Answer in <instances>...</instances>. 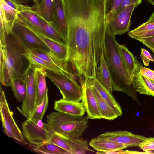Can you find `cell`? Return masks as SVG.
<instances>
[{"instance_id":"6da1fadb","label":"cell","mask_w":154,"mask_h":154,"mask_svg":"<svg viewBox=\"0 0 154 154\" xmlns=\"http://www.w3.org/2000/svg\"><path fill=\"white\" fill-rule=\"evenodd\" d=\"M0 49V82L4 86H11L14 79H23L31 65L26 55L28 50L12 32L6 33Z\"/></svg>"},{"instance_id":"7a4b0ae2","label":"cell","mask_w":154,"mask_h":154,"mask_svg":"<svg viewBox=\"0 0 154 154\" xmlns=\"http://www.w3.org/2000/svg\"><path fill=\"white\" fill-rule=\"evenodd\" d=\"M119 45L107 23L103 53L113 90L124 93L141 105L130 75L122 60Z\"/></svg>"},{"instance_id":"3957f363","label":"cell","mask_w":154,"mask_h":154,"mask_svg":"<svg viewBox=\"0 0 154 154\" xmlns=\"http://www.w3.org/2000/svg\"><path fill=\"white\" fill-rule=\"evenodd\" d=\"M87 116H77L59 112L47 116V123L55 133L65 138L79 137L88 127Z\"/></svg>"},{"instance_id":"277c9868","label":"cell","mask_w":154,"mask_h":154,"mask_svg":"<svg viewBox=\"0 0 154 154\" xmlns=\"http://www.w3.org/2000/svg\"><path fill=\"white\" fill-rule=\"evenodd\" d=\"M45 71L46 76L58 88L63 99L76 102L82 100L83 89L81 85L72 79L66 73L47 70H45Z\"/></svg>"},{"instance_id":"5b68a950","label":"cell","mask_w":154,"mask_h":154,"mask_svg":"<svg viewBox=\"0 0 154 154\" xmlns=\"http://www.w3.org/2000/svg\"><path fill=\"white\" fill-rule=\"evenodd\" d=\"M23 136L31 144L40 145L48 142L56 133L42 120L34 121L28 119L21 124Z\"/></svg>"},{"instance_id":"8992f818","label":"cell","mask_w":154,"mask_h":154,"mask_svg":"<svg viewBox=\"0 0 154 154\" xmlns=\"http://www.w3.org/2000/svg\"><path fill=\"white\" fill-rule=\"evenodd\" d=\"M0 92V118L3 132L8 137L22 143L24 140L23 134L14 119L13 113L10 110L4 91L1 87Z\"/></svg>"},{"instance_id":"52a82bcc","label":"cell","mask_w":154,"mask_h":154,"mask_svg":"<svg viewBox=\"0 0 154 154\" xmlns=\"http://www.w3.org/2000/svg\"><path fill=\"white\" fill-rule=\"evenodd\" d=\"M35 67L31 64L26 72L23 80L26 87V97L23 102L21 109H18L20 112L27 119L30 118L35 108Z\"/></svg>"},{"instance_id":"ba28073f","label":"cell","mask_w":154,"mask_h":154,"mask_svg":"<svg viewBox=\"0 0 154 154\" xmlns=\"http://www.w3.org/2000/svg\"><path fill=\"white\" fill-rule=\"evenodd\" d=\"M12 32L28 50H40L52 54L46 45L33 32L24 26L15 22Z\"/></svg>"},{"instance_id":"9c48e42d","label":"cell","mask_w":154,"mask_h":154,"mask_svg":"<svg viewBox=\"0 0 154 154\" xmlns=\"http://www.w3.org/2000/svg\"><path fill=\"white\" fill-rule=\"evenodd\" d=\"M97 137L122 143L127 147L138 146L146 138L144 136L134 134L125 130L106 132Z\"/></svg>"},{"instance_id":"30bf717a","label":"cell","mask_w":154,"mask_h":154,"mask_svg":"<svg viewBox=\"0 0 154 154\" xmlns=\"http://www.w3.org/2000/svg\"><path fill=\"white\" fill-rule=\"evenodd\" d=\"M136 7L134 4L129 5L107 23L111 31L115 35L123 34L129 31L131 16Z\"/></svg>"},{"instance_id":"8fae6325","label":"cell","mask_w":154,"mask_h":154,"mask_svg":"<svg viewBox=\"0 0 154 154\" xmlns=\"http://www.w3.org/2000/svg\"><path fill=\"white\" fill-rule=\"evenodd\" d=\"M19 23L26 27L35 34L49 48L52 54L58 58L67 60L68 57V48L64 44L53 40L34 29L29 23L21 18Z\"/></svg>"},{"instance_id":"7c38bea8","label":"cell","mask_w":154,"mask_h":154,"mask_svg":"<svg viewBox=\"0 0 154 154\" xmlns=\"http://www.w3.org/2000/svg\"><path fill=\"white\" fill-rule=\"evenodd\" d=\"M81 86L83 89L82 101L88 118L91 119L101 118L96 99L92 91L91 80H87Z\"/></svg>"},{"instance_id":"4fadbf2b","label":"cell","mask_w":154,"mask_h":154,"mask_svg":"<svg viewBox=\"0 0 154 154\" xmlns=\"http://www.w3.org/2000/svg\"><path fill=\"white\" fill-rule=\"evenodd\" d=\"M50 24L66 42L68 29L62 0H54L53 17Z\"/></svg>"},{"instance_id":"5bb4252c","label":"cell","mask_w":154,"mask_h":154,"mask_svg":"<svg viewBox=\"0 0 154 154\" xmlns=\"http://www.w3.org/2000/svg\"><path fill=\"white\" fill-rule=\"evenodd\" d=\"M54 106V109L57 112L75 116H83L85 112L82 101L67 100L62 98L55 101Z\"/></svg>"},{"instance_id":"9a60e30c","label":"cell","mask_w":154,"mask_h":154,"mask_svg":"<svg viewBox=\"0 0 154 154\" xmlns=\"http://www.w3.org/2000/svg\"><path fill=\"white\" fill-rule=\"evenodd\" d=\"M0 20L4 24L6 33L12 32V28L18 19L20 11L9 6L5 0H0Z\"/></svg>"},{"instance_id":"2e32d148","label":"cell","mask_w":154,"mask_h":154,"mask_svg":"<svg viewBox=\"0 0 154 154\" xmlns=\"http://www.w3.org/2000/svg\"><path fill=\"white\" fill-rule=\"evenodd\" d=\"M140 69L136 72L131 79L135 90L141 94L154 97V81L142 75Z\"/></svg>"},{"instance_id":"e0dca14e","label":"cell","mask_w":154,"mask_h":154,"mask_svg":"<svg viewBox=\"0 0 154 154\" xmlns=\"http://www.w3.org/2000/svg\"><path fill=\"white\" fill-rule=\"evenodd\" d=\"M89 146L98 152L97 154H104L108 152L123 149L127 148L124 144L97 137L91 139Z\"/></svg>"},{"instance_id":"ac0fdd59","label":"cell","mask_w":154,"mask_h":154,"mask_svg":"<svg viewBox=\"0 0 154 154\" xmlns=\"http://www.w3.org/2000/svg\"><path fill=\"white\" fill-rule=\"evenodd\" d=\"M119 48L123 62L131 79L136 72L140 68L142 65L125 45H119Z\"/></svg>"},{"instance_id":"d6986e66","label":"cell","mask_w":154,"mask_h":154,"mask_svg":"<svg viewBox=\"0 0 154 154\" xmlns=\"http://www.w3.org/2000/svg\"><path fill=\"white\" fill-rule=\"evenodd\" d=\"M93 86L97 91L102 97L118 116H121V108L112 94H111L96 79L91 80Z\"/></svg>"},{"instance_id":"ffe728a7","label":"cell","mask_w":154,"mask_h":154,"mask_svg":"<svg viewBox=\"0 0 154 154\" xmlns=\"http://www.w3.org/2000/svg\"><path fill=\"white\" fill-rule=\"evenodd\" d=\"M45 70L35 67V79L36 90L35 107L40 103L45 94L48 93Z\"/></svg>"},{"instance_id":"44dd1931","label":"cell","mask_w":154,"mask_h":154,"mask_svg":"<svg viewBox=\"0 0 154 154\" xmlns=\"http://www.w3.org/2000/svg\"><path fill=\"white\" fill-rule=\"evenodd\" d=\"M96 79L111 94H112L113 89L112 80L104 59L103 52L101 55L97 68Z\"/></svg>"},{"instance_id":"7402d4cb","label":"cell","mask_w":154,"mask_h":154,"mask_svg":"<svg viewBox=\"0 0 154 154\" xmlns=\"http://www.w3.org/2000/svg\"><path fill=\"white\" fill-rule=\"evenodd\" d=\"M19 16L29 23L34 29L40 32L42 24L40 17L33 8L28 5H20Z\"/></svg>"},{"instance_id":"603a6c76","label":"cell","mask_w":154,"mask_h":154,"mask_svg":"<svg viewBox=\"0 0 154 154\" xmlns=\"http://www.w3.org/2000/svg\"><path fill=\"white\" fill-rule=\"evenodd\" d=\"M33 8L36 14L50 24L52 20L54 0H41L38 5Z\"/></svg>"},{"instance_id":"cb8c5ba5","label":"cell","mask_w":154,"mask_h":154,"mask_svg":"<svg viewBox=\"0 0 154 154\" xmlns=\"http://www.w3.org/2000/svg\"><path fill=\"white\" fill-rule=\"evenodd\" d=\"M92 91L96 99L101 118L111 120L117 118L118 116L102 97L92 84Z\"/></svg>"},{"instance_id":"d4e9b609","label":"cell","mask_w":154,"mask_h":154,"mask_svg":"<svg viewBox=\"0 0 154 154\" xmlns=\"http://www.w3.org/2000/svg\"><path fill=\"white\" fill-rule=\"evenodd\" d=\"M26 55L31 64L35 67L43 69L45 70L54 72L65 73L66 71L59 66L46 61L32 54L28 50Z\"/></svg>"},{"instance_id":"484cf974","label":"cell","mask_w":154,"mask_h":154,"mask_svg":"<svg viewBox=\"0 0 154 154\" xmlns=\"http://www.w3.org/2000/svg\"><path fill=\"white\" fill-rule=\"evenodd\" d=\"M31 149L36 152L48 154H70L67 151L57 145L47 142L40 145L31 144Z\"/></svg>"},{"instance_id":"4316f807","label":"cell","mask_w":154,"mask_h":154,"mask_svg":"<svg viewBox=\"0 0 154 154\" xmlns=\"http://www.w3.org/2000/svg\"><path fill=\"white\" fill-rule=\"evenodd\" d=\"M32 54L40 58L56 65L65 71L67 70L68 61L60 60L49 52L40 50H28Z\"/></svg>"},{"instance_id":"83f0119b","label":"cell","mask_w":154,"mask_h":154,"mask_svg":"<svg viewBox=\"0 0 154 154\" xmlns=\"http://www.w3.org/2000/svg\"><path fill=\"white\" fill-rule=\"evenodd\" d=\"M14 94L17 101L23 102L26 95V87L23 79H16L13 81L11 86Z\"/></svg>"},{"instance_id":"f1b7e54d","label":"cell","mask_w":154,"mask_h":154,"mask_svg":"<svg viewBox=\"0 0 154 154\" xmlns=\"http://www.w3.org/2000/svg\"><path fill=\"white\" fill-rule=\"evenodd\" d=\"M67 139L71 147V154H85L87 151H91L88 147L89 143L86 140L79 137Z\"/></svg>"},{"instance_id":"f546056e","label":"cell","mask_w":154,"mask_h":154,"mask_svg":"<svg viewBox=\"0 0 154 154\" xmlns=\"http://www.w3.org/2000/svg\"><path fill=\"white\" fill-rule=\"evenodd\" d=\"M40 18L42 27L41 31L40 32L45 36L53 40L66 45L65 40L52 26L43 19L41 17Z\"/></svg>"},{"instance_id":"4dcf8cb0","label":"cell","mask_w":154,"mask_h":154,"mask_svg":"<svg viewBox=\"0 0 154 154\" xmlns=\"http://www.w3.org/2000/svg\"><path fill=\"white\" fill-rule=\"evenodd\" d=\"M48 103V97L47 93L40 103L36 106L29 119L34 121L42 120L47 108Z\"/></svg>"},{"instance_id":"1f68e13d","label":"cell","mask_w":154,"mask_h":154,"mask_svg":"<svg viewBox=\"0 0 154 154\" xmlns=\"http://www.w3.org/2000/svg\"><path fill=\"white\" fill-rule=\"evenodd\" d=\"M123 0H105V11L107 23L112 18Z\"/></svg>"},{"instance_id":"d6a6232c","label":"cell","mask_w":154,"mask_h":154,"mask_svg":"<svg viewBox=\"0 0 154 154\" xmlns=\"http://www.w3.org/2000/svg\"><path fill=\"white\" fill-rule=\"evenodd\" d=\"M48 142L57 145L71 154V147L67 139L55 134Z\"/></svg>"},{"instance_id":"836d02e7","label":"cell","mask_w":154,"mask_h":154,"mask_svg":"<svg viewBox=\"0 0 154 154\" xmlns=\"http://www.w3.org/2000/svg\"><path fill=\"white\" fill-rule=\"evenodd\" d=\"M138 147L145 152L154 150V137H149L146 138L141 143Z\"/></svg>"},{"instance_id":"e575fe53","label":"cell","mask_w":154,"mask_h":154,"mask_svg":"<svg viewBox=\"0 0 154 154\" xmlns=\"http://www.w3.org/2000/svg\"><path fill=\"white\" fill-rule=\"evenodd\" d=\"M131 38L134 39L137 38H146L154 36V29L144 32H132L131 31L128 33Z\"/></svg>"},{"instance_id":"d590c367","label":"cell","mask_w":154,"mask_h":154,"mask_svg":"<svg viewBox=\"0 0 154 154\" xmlns=\"http://www.w3.org/2000/svg\"><path fill=\"white\" fill-rule=\"evenodd\" d=\"M154 29V21L148 22L142 24L136 29L130 31L132 32H146Z\"/></svg>"},{"instance_id":"8d00e7d4","label":"cell","mask_w":154,"mask_h":154,"mask_svg":"<svg viewBox=\"0 0 154 154\" xmlns=\"http://www.w3.org/2000/svg\"><path fill=\"white\" fill-rule=\"evenodd\" d=\"M142 0H123L119 9L115 14L113 18L117 15L128 6L133 4H135L137 7L142 2Z\"/></svg>"},{"instance_id":"74e56055","label":"cell","mask_w":154,"mask_h":154,"mask_svg":"<svg viewBox=\"0 0 154 154\" xmlns=\"http://www.w3.org/2000/svg\"><path fill=\"white\" fill-rule=\"evenodd\" d=\"M140 56L143 63L145 66H148L151 61L153 62L152 57L150 53L144 48H141Z\"/></svg>"},{"instance_id":"f35d334b","label":"cell","mask_w":154,"mask_h":154,"mask_svg":"<svg viewBox=\"0 0 154 154\" xmlns=\"http://www.w3.org/2000/svg\"><path fill=\"white\" fill-rule=\"evenodd\" d=\"M141 74L146 78L154 81V71L142 66L140 69Z\"/></svg>"},{"instance_id":"ab89813d","label":"cell","mask_w":154,"mask_h":154,"mask_svg":"<svg viewBox=\"0 0 154 154\" xmlns=\"http://www.w3.org/2000/svg\"><path fill=\"white\" fill-rule=\"evenodd\" d=\"M145 153V152H140L137 151H130L128 150H123V149L118 150L106 152L104 154H141Z\"/></svg>"},{"instance_id":"60d3db41","label":"cell","mask_w":154,"mask_h":154,"mask_svg":"<svg viewBox=\"0 0 154 154\" xmlns=\"http://www.w3.org/2000/svg\"><path fill=\"white\" fill-rule=\"evenodd\" d=\"M135 39L140 42L142 41L149 44L154 45V36L146 38H137Z\"/></svg>"},{"instance_id":"b9f144b4","label":"cell","mask_w":154,"mask_h":154,"mask_svg":"<svg viewBox=\"0 0 154 154\" xmlns=\"http://www.w3.org/2000/svg\"><path fill=\"white\" fill-rule=\"evenodd\" d=\"M17 4L19 5H26L28 4L31 0H11Z\"/></svg>"},{"instance_id":"7bdbcfd3","label":"cell","mask_w":154,"mask_h":154,"mask_svg":"<svg viewBox=\"0 0 154 154\" xmlns=\"http://www.w3.org/2000/svg\"><path fill=\"white\" fill-rule=\"evenodd\" d=\"M152 21H154V12L150 16L148 20L147 21L148 22Z\"/></svg>"},{"instance_id":"ee69618b","label":"cell","mask_w":154,"mask_h":154,"mask_svg":"<svg viewBox=\"0 0 154 154\" xmlns=\"http://www.w3.org/2000/svg\"><path fill=\"white\" fill-rule=\"evenodd\" d=\"M143 44H144L147 47H148L149 49H150L154 53V48H152V47L148 45L146 43L144 42H141Z\"/></svg>"},{"instance_id":"f6af8a7d","label":"cell","mask_w":154,"mask_h":154,"mask_svg":"<svg viewBox=\"0 0 154 154\" xmlns=\"http://www.w3.org/2000/svg\"><path fill=\"white\" fill-rule=\"evenodd\" d=\"M149 3L151 4L154 6V0H146Z\"/></svg>"},{"instance_id":"bcb514c9","label":"cell","mask_w":154,"mask_h":154,"mask_svg":"<svg viewBox=\"0 0 154 154\" xmlns=\"http://www.w3.org/2000/svg\"><path fill=\"white\" fill-rule=\"evenodd\" d=\"M146 154H154V151H150L147 152H146Z\"/></svg>"},{"instance_id":"7dc6e473","label":"cell","mask_w":154,"mask_h":154,"mask_svg":"<svg viewBox=\"0 0 154 154\" xmlns=\"http://www.w3.org/2000/svg\"><path fill=\"white\" fill-rule=\"evenodd\" d=\"M141 42H142V41H141ZM144 42L146 43V44H147L148 45L150 46H151V47H152V48H154V45L149 44L145 42Z\"/></svg>"},{"instance_id":"c3c4849f","label":"cell","mask_w":154,"mask_h":154,"mask_svg":"<svg viewBox=\"0 0 154 154\" xmlns=\"http://www.w3.org/2000/svg\"><path fill=\"white\" fill-rule=\"evenodd\" d=\"M35 4V5H37V0H32Z\"/></svg>"},{"instance_id":"681fc988","label":"cell","mask_w":154,"mask_h":154,"mask_svg":"<svg viewBox=\"0 0 154 154\" xmlns=\"http://www.w3.org/2000/svg\"><path fill=\"white\" fill-rule=\"evenodd\" d=\"M41 1V0H37V3L36 5H35V6L38 5L40 3V2Z\"/></svg>"},{"instance_id":"f907efd6","label":"cell","mask_w":154,"mask_h":154,"mask_svg":"<svg viewBox=\"0 0 154 154\" xmlns=\"http://www.w3.org/2000/svg\"><path fill=\"white\" fill-rule=\"evenodd\" d=\"M151 56L152 57L153 59V62H154V55L153 54H151Z\"/></svg>"}]
</instances>
